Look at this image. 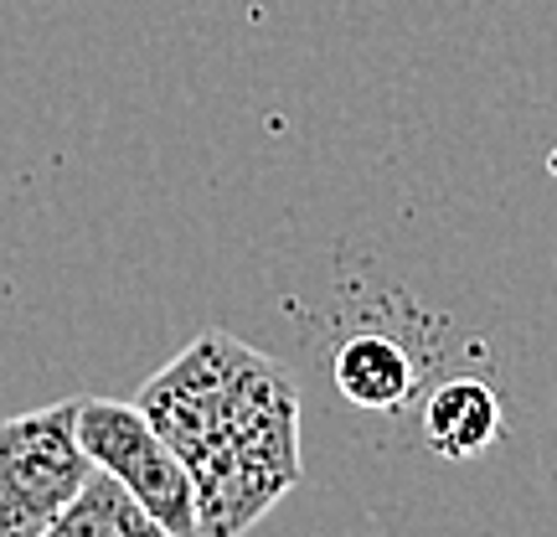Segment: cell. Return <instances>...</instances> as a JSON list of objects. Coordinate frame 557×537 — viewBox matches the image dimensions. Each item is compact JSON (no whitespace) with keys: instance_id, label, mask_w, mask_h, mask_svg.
I'll return each instance as SVG.
<instances>
[{"instance_id":"cell-1","label":"cell","mask_w":557,"mask_h":537,"mask_svg":"<svg viewBox=\"0 0 557 537\" xmlns=\"http://www.w3.org/2000/svg\"><path fill=\"white\" fill-rule=\"evenodd\" d=\"M135 403L197 486L201 533L253 527L299 480L295 378L227 331H201Z\"/></svg>"},{"instance_id":"cell-4","label":"cell","mask_w":557,"mask_h":537,"mask_svg":"<svg viewBox=\"0 0 557 537\" xmlns=\"http://www.w3.org/2000/svg\"><path fill=\"white\" fill-rule=\"evenodd\" d=\"M331 378H336L341 399H351L357 408H372V414H398L403 403L413 399V388H418V362L408 357V346H403L398 337L357 331V337L341 341Z\"/></svg>"},{"instance_id":"cell-2","label":"cell","mask_w":557,"mask_h":537,"mask_svg":"<svg viewBox=\"0 0 557 537\" xmlns=\"http://www.w3.org/2000/svg\"><path fill=\"white\" fill-rule=\"evenodd\" d=\"M94 460L78 439V399L0 418V537H47Z\"/></svg>"},{"instance_id":"cell-6","label":"cell","mask_w":557,"mask_h":537,"mask_svg":"<svg viewBox=\"0 0 557 537\" xmlns=\"http://www.w3.org/2000/svg\"><path fill=\"white\" fill-rule=\"evenodd\" d=\"M47 537H165L160 522L135 501V491L109 471H88V480L78 486V497L62 507Z\"/></svg>"},{"instance_id":"cell-3","label":"cell","mask_w":557,"mask_h":537,"mask_svg":"<svg viewBox=\"0 0 557 537\" xmlns=\"http://www.w3.org/2000/svg\"><path fill=\"white\" fill-rule=\"evenodd\" d=\"M78 439L99 471L120 476L135 491V501L160 522L165 537L201 533L197 486L186 476V465L176 460V450L156 435V424L145 418L139 403L78 399Z\"/></svg>"},{"instance_id":"cell-5","label":"cell","mask_w":557,"mask_h":537,"mask_svg":"<svg viewBox=\"0 0 557 537\" xmlns=\"http://www.w3.org/2000/svg\"><path fill=\"white\" fill-rule=\"evenodd\" d=\"M500 435V403L480 378H449L423 399V444L438 460H475Z\"/></svg>"}]
</instances>
